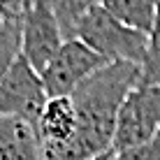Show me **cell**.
Returning <instances> with one entry per match:
<instances>
[{"instance_id":"obj_1","label":"cell","mask_w":160,"mask_h":160,"mask_svg":"<svg viewBox=\"0 0 160 160\" xmlns=\"http://www.w3.org/2000/svg\"><path fill=\"white\" fill-rule=\"evenodd\" d=\"M142 77V65L114 63L102 65L70 95L77 112V132L65 148L63 160H93L114 151V132L121 104Z\"/></svg>"},{"instance_id":"obj_2","label":"cell","mask_w":160,"mask_h":160,"mask_svg":"<svg viewBox=\"0 0 160 160\" xmlns=\"http://www.w3.org/2000/svg\"><path fill=\"white\" fill-rule=\"evenodd\" d=\"M74 37L81 40L86 47H91L107 63L123 60V63L142 65L146 58V49H148L146 32H139L130 28V26L121 23L102 5H95L81 19Z\"/></svg>"},{"instance_id":"obj_3","label":"cell","mask_w":160,"mask_h":160,"mask_svg":"<svg viewBox=\"0 0 160 160\" xmlns=\"http://www.w3.org/2000/svg\"><path fill=\"white\" fill-rule=\"evenodd\" d=\"M160 132V81L139 77L137 86L121 104L114 132V153L128 151L153 139Z\"/></svg>"},{"instance_id":"obj_4","label":"cell","mask_w":160,"mask_h":160,"mask_svg":"<svg viewBox=\"0 0 160 160\" xmlns=\"http://www.w3.org/2000/svg\"><path fill=\"white\" fill-rule=\"evenodd\" d=\"M47 100L49 95L40 72L23 56H19L0 79V116L19 118L35 128Z\"/></svg>"},{"instance_id":"obj_5","label":"cell","mask_w":160,"mask_h":160,"mask_svg":"<svg viewBox=\"0 0 160 160\" xmlns=\"http://www.w3.org/2000/svg\"><path fill=\"white\" fill-rule=\"evenodd\" d=\"M107 65V60L98 56L81 40H65L42 70V84L49 98H70L93 72Z\"/></svg>"},{"instance_id":"obj_6","label":"cell","mask_w":160,"mask_h":160,"mask_svg":"<svg viewBox=\"0 0 160 160\" xmlns=\"http://www.w3.org/2000/svg\"><path fill=\"white\" fill-rule=\"evenodd\" d=\"M63 42L65 37L51 9V2L30 0L21 19V56L42 74V70L56 56Z\"/></svg>"},{"instance_id":"obj_7","label":"cell","mask_w":160,"mask_h":160,"mask_svg":"<svg viewBox=\"0 0 160 160\" xmlns=\"http://www.w3.org/2000/svg\"><path fill=\"white\" fill-rule=\"evenodd\" d=\"M0 160H42L40 142L30 123L0 116Z\"/></svg>"},{"instance_id":"obj_8","label":"cell","mask_w":160,"mask_h":160,"mask_svg":"<svg viewBox=\"0 0 160 160\" xmlns=\"http://www.w3.org/2000/svg\"><path fill=\"white\" fill-rule=\"evenodd\" d=\"M100 5L121 23L146 35L153 30L160 12V0H100Z\"/></svg>"},{"instance_id":"obj_9","label":"cell","mask_w":160,"mask_h":160,"mask_svg":"<svg viewBox=\"0 0 160 160\" xmlns=\"http://www.w3.org/2000/svg\"><path fill=\"white\" fill-rule=\"evenodd\" d=\"M49 2H51V9L58 19L60 30H63V37L65 40H74L81 19L95 5H100V0H49Z\"/></svg>"},{"instance_id":"obj_10","label":"cell","mask_w":160,"mask_h":160,"mask_svg":"<svg viewBox=\"0 0 160 160\" xmlns=\"http://www.w3.org/2000/svg\"><path fill=\"white\" fill-rule=\"evenodd\" d=\"M21 56V21L0 23V79Z\"/></svg>"},{"instance_id":"obj_11","label":"cell","mask_w":160,"mask_h":160,"mask_svg":"<svg viewBox=\"0 0 160 160\" xmlns=\"http://www.w3.org/2000/svg\"><path fill=\"white\" fill-rule=\"evenodd\" d=\"M142 79L160 81V12L153 30L148 32V49H146L144 63H142Z\"/></svg>"},{"instance_id":"obj_12","label":"cell","mask_w":160,"mask_h":160,"mask_svg":"<svg viewBox=\"0 0 160 160\" xmlns=\"http://www.w3.org/2000/svg\"><path fill=\"white\" fill-rule=\"evenodd\" d=\"M114 160H160V132L153 139H148L139 146H132L128 151L114 153Z\"/></svg>"},{"instance_id":"obj_13","label":"cell","mask_w":160,"mask_h":160,"mask_svg":"<svg viewBox=\"0 0 160 160\" xmlns=\"http://www.w3.org/2000/svg\"><path fill=\"white\" fill-rule=\"evenodd\" d=\"M93 160H114V151H107V153H102V156H98Z\"/></svg>"},{"instance_id":"obj_14","label":"cell","mask_w":160,"mask_h":160,"mask_svg":"<svg viewBox=\"0 0 160 160\" xmlns=\"http://www.w3.org/2000/svg\"><path fill=\"white\" fill-rule=\"evenodd\" d=\"M0 23H2V16H0Z\"/></svg>"}]
</instances>
